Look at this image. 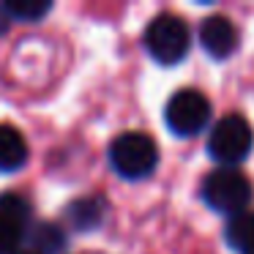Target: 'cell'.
I'll return each mask as SVG.
<instances>
[{"mask_svg":"<svg viewBox=\"0 0 254 254\" xmlns=\"http://www.w3.org/2000/svg\"><path fill=\"white\" fill-rule=\"evenodd\" d=\"M22 238H25L22 227L0 216V254H19L17 249L22 243Z\"/></svg>","mask_w":254,"mask_h":254,"instance_id":"obj_13","label":"cell"},{"mask_svg":"<svg viewBox=\"0 0 254 254\" xmlns=\"http://www.w3.org/2000/svg\"><path fill=\"white\" fill-rule=\"evenodd\" d=\"M202 199L208 208L219 210L227 216H238L246 210L249 199H252V183L235 167H221L205 175L202 181Z\"/></svg>","mask_w":254,"mask_h":254,"instance_id":"obj_1","label":"cell"},{"mask_svg":"<svg viewBox=\"0 0 254 254\" xmlns=\"http://www.w3.org/2000/svg\"><path fill=\"white\" fill-rule=\"evenodd\" d=\"M11 22H14V19H11V14H8L6 3H0V33H6Z\"/></svg>","mask_w":254,"mask_h":254,"instance_id":"obj_14","label":"cell"},{"mask_svg":"<svg viewBox=\"0 0 254 254\" xmlns=\"http://www.w3.org/2000/svg\"><path fill=\"white\" fill-rule=\"evenodd\" d=\"M246 254H254V249H252V252H246Z\"/></svg>","mask_w":254,"mask_h":254,"instance_id":"obj_16","label":"cell"},{"mask_svg":"<svg viewBox=\"0 0 254 254\" xmlns=\"http://www.w3.org/2000/svg\"><path fill=\"white\" fill-rule=\"evenodd\" d=\"M28 161V142L22 131L0 123V172H14Z\"/></svg>","mask_w":254,"mask_h":254,"instance_id":"obj_7","label":"cell"},{"mask_svg":"<svg viewBox=\"0 0 254 254\" xmlns=\"http://www.w3.org/2000/svg\"><path fill=\"white\" fill-rule=\"evenodd\" d=\"M33 252L36 254H58L66 246V235L58 224H36L33 230Z\"/></svg>","mask_w":254,"mask_h":254,"instance_id":"obj_10","label":"cell"},{"mask_svg":"<svg viewBox=\"0 0 254 254\" xmlns=\"http://www.w3.org/2000/svg\"><path fill=\"white\" fill-rule=\"evenodd\" d=\"M19 254H36V252H19Z\"/></svg>","mask_w":254,"mask_h":254,"instance_id":"obj_15","label":"cell"},{"mask_svg":"<svg viewBox=\"0 0 254 254\" xmlns=\"http://www.w3.org/2000/svg\"><path fill=\"white\" fill-rule=\"evenodd\" d=\"M11 19H19V22H36L44 14L52 11V3L47 0H8L6 3Z\"/></svg>","mask_w":254,"mask_h":254,"instance_id":"obj_12","label":"cell"},{"mask_svg":"<svg viewBox=\"0 0 254 254\" xmlns=\"http://www.w3.org/2000/svg\"><path fill=\"white\" fill-rule=\"evenodd\" d=\"M68 216L77 227L82 230H90V227H99L104 221V202L99 199H79L68 208Z\"/></svg>","mask_w":254,"mask_h":254,"instance_id":"obj_9","label":"cell"},{"mask_svg":"<svg viewBox=\"0 0 254 254\" xmlns=\"http://www.w3.org/2000/svg\"><path fill=\"white\" fill-rule=\"evenodd\" d=\"M254 145V131L249 126L246 118L241 115H224L219 123L213 126L208 139V153L213 156L219 164H238L249 156Z\"/></svg>","mask_w":254,"mask_h":254,"instance_id":"obj_4","label":"cell"},{"mask_svg":"<svg viewBox=\"0 0 254 254\" xmlns=\"http://www.w3.org/2000/svg\"><path fill=\"white\" fill-rule=\"evenodd\" d=\"M227 243L232 249H238L241 254L254 249V213L252 210L230 216V221H227Z\"/></svg>","mask_w":254,"mask_h":254,"instance_id":"obj_8","label":"cell"},{"mask_svg":"<svg viewBox=\"0 0 254 254\" xmlns=\"http://www.w3.org/2000/svg\"><path fill=\"white\" fill-rule=\"evenodd\" d=\"M110 161L115 172L128 181L148 178L159 164V148L156 142L142 131H126L112 142L110 148Z\"/></svg>","mask_w":254,"mask_h":254,"instance_id":"obj_2","label":"cell"},{"mask_svg":"<svg viewBox=\"0 0 254 254\" xmlns=\"http://www.w3.org/2000/svg\"><path fill=\"white\" fill-rule=\"evenodd\" d=\"M164 121L172 134L178 137H194L210 121V101L199 90H178L164 107Z\"/></svg>","mask_w":254,"mask_h":254,"instance_id":"obj_5","label":"cell"},{"mask_svg":"<svg viewBox=\"0 0 254 254\" xmlns=\"http://www.w3.org/2000/svg\"><path fill=\"white\" fill-rule=\"evenodd\" d=\"M0 216L14 224H19L22 230L30 227V205L19 194H0Z\"/></svg>","mask_w":254,"mask_h":254,"instance_id":"obj_11","label":"cell"},{"mask_svg":"<svg viewBox=\"0 0 254 254\" xmlns=\"http://www.w3.org/2000/svg\"><path fill=\"white\" fill-rule=\"evenodd\" d=\"M199 41L210 58L224 61L238 50V28L227 17H208L199 28Z\"/></svg>","mask_w":254,"mask_h":254,"instance_id":"obj_6","label":"cell"},{"mask_svg":"<svg viewBox=\"0 0 254 254\" xmlns=\"http://www.w3.org/2000/svg\"><path fill=\"white\" fill-rule=\"evenodd\" d=\"M189 28L175 14H159L145 30V50L161 66H175L189 55Z\"/></svg>","mask_w":254,"mask_h":254,"instance_id":"obj_3","label":"cell"}]
</instances>
